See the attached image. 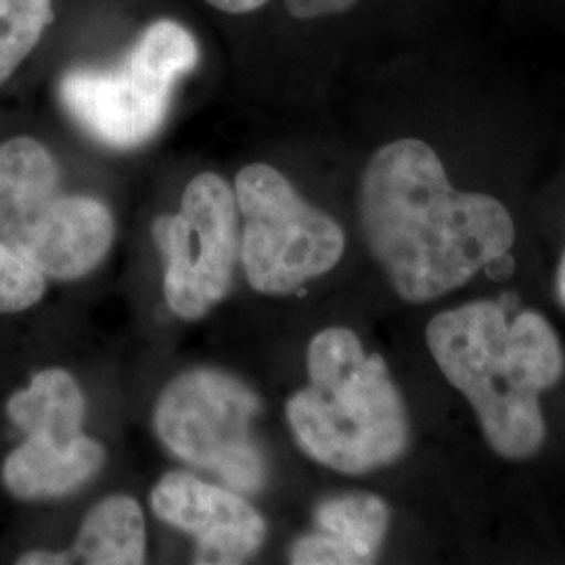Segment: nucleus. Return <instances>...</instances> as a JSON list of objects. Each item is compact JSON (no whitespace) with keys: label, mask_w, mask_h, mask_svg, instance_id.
Here are the masks:
<instances>
[{"label":"nucleus","mask_w":565,"mask_h":565,"mask_svg":"<svg viewBox=\"0 0 565 565\" xmlns=\"http://www.w3.org/2000/svg\"><path fill=\"white\" fill-rule=\"evenodd\" d=\"M364 243L404 302L425 303L471 281L515 242L503 203L457 191L440 156L419 139L373 153L359 189Z\"/></svg>","instance_id":"1"},{"label":"nucleus","mask_w":565,"mask_h":565,"mask_svg":"<svg viewBox=\"0 0 565 565\" xmlns=\"http://www.w3.org/2000/svg\"><path fill=\"white\" fill-rule=\"evenodd\" d=\"M427 348L446 382L478 415L490 448L509 461L534 457L545 445L541 394L564 375V350L543 315L511 319L503 302H469L427 323Z\"/></svg>","instance_id":"2"},{"label":"nucleus","mask_w":565,"mask_h":565,"mask_svg":"<svg viewBox=\"0 0 565 565\" xmlns=\"http://www.w3.org/2000/svg\"><path fill=\"white\" fill-rule=\"evenodd\" d=\"M308 385L285 406L303 452L329 469L363 476L403 459L411 443L408 413L380 354L359 335L329 327L306 354Z\"/></svg>","instance_id":"3"},{"label":"nucleus","mask_w":565,"mask_h":565,"mask_svg":"<svg viewBox=\"0 0 565 565\" xmlns=\"http://www.w3.org/2000/svg\"><path fill=\"white\" fill-rule=\"evenodd\" d=\"M116 223L105 203L61 189L60 166L32 137L0 145V242L46 279L74 281L109 254Z\"/></svg>","instance_id":"4"},{"label":"nucleus","mask_w":565,"mask_h":565,"mask_svg":"<svg viewBox=\"0 0 565 565\" xmlns=\"http://www.w3.org/2000/svg\"><path fill=\"white\" fill-rule=\"evenodd\" d=\"M200 60L193 34L179 21H153L116 67L63 74L60 99L82 130L114 149H132L162 128L177 82Z\"/></svg>","instance_id":"5"},{"label":"nucleus","mask_w":565,"mask_h":565,"mask_svg":"<svg viewBox=\"0 0 565 565\" xmlns=\"http://www.w3.org/2000/svg\"><path fill=\"white\" fill-rule=\"evenodd\" d=\"M235 198L243 216V270L256 291L294 294L342 260V226L302 200L277 168L245 166L235 179Z\"/></svg>","instance_id":"6"},{"label":"nucleus","mask_w":565,"mask_h":565,"mask_svg":"<svg viewBox=\"0 0 565 565\" xmlns=\"http://www.w3.org/2000/svg\"><path fill=\"white\" fill-rule=\"evenodd\" d=\"M258 413V396L237 377L195 369L163 387L153 427L160 443L184 463L233 490L256 492L266 482V461L252 431Z\"/></svg>","instance_id":"7"},{"label":"nucleus","mask_w":565,"mask_h":565,"mask_svg":"<svg viewBox=\"0 0 565 565\" xmlns=\"http://www.w3.org/2000/svg\"><path fill=\"white\" fill-rule=\"evenodd\" d=\"M235 189L214 172L198 174L182 193L181 210L153 224L166 256L163 296L184 321H198L223 302L242 258Z\"/></svg>","instance_id":"8"},{"label":"nucleus","mask_w":565,"mask_h":565,"mask_svg":"<svg viewBox=\"0 0 565 565\" xmlns=\"http://www.w3.org/2000/svg\"><path fill=\"white\" fill-rule=\"evenodd\" d=\"M151 507L166 524L198 541L195 564H245L266 536L263 515L242 494L207 484L193 473H166L151 492Z\"/></svg>","instance_id":"9"},{"label":"nucleus","mask_w":565,"mask_h":565,"mask_svg":"<svg viewBox=\"0 0 565 565\" xmlns=\"http://www.w3.org/2000/svg\"><path fill=\"white\" fill-rule=\"evenodd\" d=\"M105 448L82 434L74 443L23 436L2 463V486L18 501H49L88 484L105 465Z\"/></svg>","instance_id":"10"},{"label":"nucleus","mask_w":565,"mask_h":565,"mask_svg":"<svg viewBox=\"0 0 565 565\" xmlns=\"http://www.w3.org/2000/svg\"><path fill=\"white\" fill-rule=\"evenodd\" d=\"M7 415L23 436H41L57 443L78 440L86 401L78 382L63 369L39 371L30 384L11 394Z\"/></svg>","instance_id":"11"},{"label":"nucleus","mask_w":565,"mask_h":565,"mask_svg":"<svg viewBox=\"0 0 565 565\" xmlns=\"http://www.w3.org/2000/svg\"><path fill=\"white\" fill-rule=\"evenodd\" d=\"M72 562L88 565H139L147 555L142 509L132 497L111 494L82 520Z\"/></svg>","instance_id":"12"},{"label":"nucleus","mask_w":565,"mask_h":565,"mask_svg":"<svg viewBox=\"0 0 565 565\" xmlns=\"http://www.w3.org/2000/svg\"><path fill=\"white\" fill-rule=\"evenodd\" d=\"M315 524L340 543L356 565L373 564L390 527V509L375 494L348 492L317 507Z\"/></svg>","instance_id":"13"},{"label":"nucleus","mask_w":565,"mask_h":565,"mask_svg":"<svg viewBox=\"0 0 565 565\" xmlns=\"http://www.w3.org/2000/svg\"><path fill=\"white\" fill-rule=\"evenodd\" d=\"M53 20V0H0V86L36 49Z\"/></svg>","instance_id":"14"},{"label":"nucleus","mask_w":565,"mask_h":565,"mask_svg":"<svg viewBox=\"0 0 565 565\" xmlns=\"http://www.w3.org/2000/svg\"><path fill=\"white\" fill-rule=\"evenodd\" d=\"M46 294V277L13 247L0 242V315L30 310Z\"/></svg>","instance_id":"15"},{"label":"nucleus","mask_w":565,"mask_h":565,"mask_svg":"<svg viewBox=\"0 0 565 565\" xmlns=\"http://www.w3.org/2000/svg\"><path fill=\"white\" fill-rule=\"evenodd\" d=\"M285 9L296 20H317L324 15H338L352 9L359 0H282Z\"/></svg>","instance_id":"16"},{"label":"nucleus","mask_w":565,"mask_h":565,"mask_svg":"<svg viewBox=\"0 0 565 565\" xmlns=\"http://www.w3.org/2000/svg\"><path fill=\"white\" fill-rule=\"evenodd\" d=\"M15 564L67 565L74 564V562H72V555H70V551H63V553H57V551H28V553L20 555V559H18Z\"/></svg>","instance_id":"17"},{"label":"nucleus","mask_w":565,"mask_h":565,"mask_svg":"<svg viewBox=\"0 0 565 565\" xmlns=\"http://www.w3.org/2000/svg\"><path fill=\"white\" fill-rule=\"evenodd\" d=\"M205 2L212 4V7H216L218 11H224V13L242 15V13L258 11L268 0H205Z\"/></svg>","instance_id":"18"},{"label":"nucleus","mask_w":565,"mask_h":565,"mask_svg":"<svg viewBox=\"0 0 565 565\" xmlns=\"http://www.w3.org/2000/svg\"><path fill=\"white\" fill-rule=\"evenodd\" d=\"M513 268H515V263H513V258L509 256V252L503 254L501 258H497V260H492V263L486 264L484 266L486 275H488L490 279H507V277L513 273Z\"/></svg>","instance_id":"19"},{"label":"nucleus","mask_w":565,"mask_h":565,"mask_svg":"<svg viewBox=\"0 0 565 565\" xmlns=\"http://www.w3.org/2000/svg\"><path fill=\"white\" fill-rule=\"evenodd\" d=\"M557 298H559V302L565 308V252L564 256H562L559 268H557Z\"/></svg>","instance_id":"20"}]
</instances>
